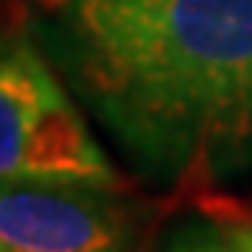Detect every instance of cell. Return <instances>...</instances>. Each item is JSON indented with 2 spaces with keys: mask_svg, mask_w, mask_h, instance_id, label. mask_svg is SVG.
<instances>
[{
  "mask_svg": "<svg viewBox=\"0 0 252 252\" xmlns=\"http://www.w3.org/2000/svg\"><path fill=\"white\" fill-rule=\"evenodd\" d=\"M63 56L144 177L252 170V0H69Z\"/></svg>",
  "mask_w": 252,
  "mask_h": 252,
  "instance_id": "1",
  "label": "cell"
},
{
  "mask_svg": "<svg viewBox=\"0 0 252 252\" xmlns=\"http://www.w3.org/2000/svg\"><path fill=\"white\" fill-rule=\"evenodd\" d=\"M0 177L122 187L69 92L30 43L0 46Z\"/></svg>",
  "mask_w": 252,
  "mask_h": 252,
  "instance_id": "2",
  "label": "cell"
},
{
  "mask_svg": "<svg viewBox=\"0 0 252 252\" xmlns=\"http://www.w3.org/2000/svg\"><path fill=\"white\" fill-rule=\"evenodd\" d=\"M118 190L0 177V252H134L138 223Z\"/></svg>",
  "mask_w": 252,
  "mask_h": 252,
  "instance_id": "3",
  "label": "cell"
},
{
  "mask_svg": "<svg viewBox=\"0 0 252 252\" xmlns=\"http://www.w3.org/2000/svg\"><path fill=\"white\" fill-rule=\"evenodd\" d=\"M160 252H243L220 223H187L170 236Z\"/></svg>",
  "mask_w": 252,
  "mask_h": 252,
  "instance_id": "4",
  "label": "cell"
},
{
  "mask_svg": "<svg viewBox=\"0 0 252 252\" xmlns=\"http://www.w3.org/2000/svg\"><path fill=\"white\" fill-rule=\"evenodd\" d=\"M220 226H223L226 233H229V239H233V243L239 246L243 252H252V220L226 216V220H220Z\"/></svg>",
  "mask_w": 252,
  "mask_h": 252,
  "instance_id": "5",
  "label": "cell"
},
{
  "mask_svg": "<svg viewBox=\"0 0 252 252\" xmlns=\"http://www.w3.org/2000/svg\"><path fill=\"white\" fill-rule=\"evenodd\" d=\"M43 3H46V7H65L69 0H43Z\"/></svg>",
  "mask_w": 252,
  "mask_h": 252,
  "instance_id": "6",
  "label": "cell"
}]
</instances>
